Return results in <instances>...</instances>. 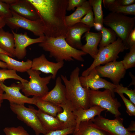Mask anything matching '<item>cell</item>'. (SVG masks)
<instances>
[{
	"label": "cell",
	"instance_id": "cell-46",
	"mask_svg": "<svg viewBox=\"0 0 135 135\" xmlns=\"http://www.w3.org/2000/svg\"><path fill=\"white\" fill-rule=\"evenodd\" d=\"M1 0L9 6L16 2L18 0Z\"/></svg>",
	"mask_w": 135,
	"mask_h": 135
},
{
	"label": "cell",
	"instance_id": "cell-8",
	"mask_svg": "<svg viewBox=\"0 0 135 135\" xmlns=\"http://www.w3.org/2000/svg\"><path fill=\"white\" fill-rule=\"evenodd\" d=\"M10 107L16 115L18 118L32 128L36 135H39L40 134L44 135L48 132L35 113L29 106L27 108L24 104H10Z\"/></svg>",
	"mask_w": 135,
	"mask_h": 135
},
{
	"label": "cell",
	"instance_id": "cell-31",
	"mask_svg": "<svg viewBox=\"0 0 135 135\" xmlns=\"http://www.w3.org/2000/svg\"><path fill=\"white\" fill-rule=\"evenodd\" d=\"M111 12L135 15V4L127 6H124L115 4L110 6L108 8Z\"/></svg>",
	"mask_w": 135,
	"mask_h": 135
},
{
	"label": "cell",
	"instance_id": "cell-49",
	"mask_svg": "<svg viewBox=\"0 0 135 135\" xmlns=\"http://www.w3.org/2000/svg\"><path fill=\"white\" fill-rule=\"evenodd\" d=\"M0 53H2L4 54H6L8 56H9L11 57H12V56L10 55V54H8V53H7L5 51H4V50H2L0 48Z\"/></svg>",
	"mask_w": 135,
	"mask_h": 135
},
{
	"label": "cell",
	"instance_id": "cell-42",
	"mask_svg": "<svg viewBox=\"0 0 135 135\" xmlns=\"http://www.w3.org/2000/svg\"><path fill=\"white\" fill-rule=\"evenodd\" d=\"M116 2V0H103L102 1L104 7L108 9L110 6L115 4Z\"/></svg>",
	"mask_w": 135,
	"mask_h": 135
},
{
	"label": "cell",
	"instance_id": "cell-48",
	"mask_svg": "<svg viewBox=\"0 0 135 135\" xmlns=\"http://www.w3.org/2000/svg\"><path fill=\"white\" fill-rule=\"evenodd\" d=\"M0 67L4 69L7 68L6 64L5 62L1 61H0Z\"/></svg>",
	"mask_w": 135,
	"mask_h": 135
},
{
	"label": "cell",
	"instance_id": "cell-14",
	"mask_svg": "<svg viewBox=\"0 0 135 135\" xmlns=\"http://www.w3.org/2000/svg\"><path fill=\"white\" fill-rule=\"evenodd\" d=\"M14 40V57L19 60L24 58L27 54L26 48L32 44L40 43L45 40V36L40 37L36 38H32L29 37L26 32L24 34H17L11 30Z\"/></svg>",
	"mask_w": 135,
	"mask_h": 135
},
{
	"label": "cell",
	"instance_id": "cell-37",
	"mask_svg": "<svg viewBox=\"0 0 135 135\" xmlns=\"http://www.w3.org/2000/svg\"><path fill=\"white\" fill-rule=\"evenodd\" d=\"M94 15L92 9H91L81 20L80 22L82 23L90 28L93 27L94 23Z\"/></svg>",
	"mask_w": 135,
	"mask_h": 135
},
{
	"label": "cell",
	"instance_id": "cell-47",
	"mask_svg": "<svg viewBox=\"0 0 135 135\" xmlns=\"http://www.w3.org/2000/svg\"><path fill=\"white\" fill-rule=\"evenodd\" d=\"M6 24L5 19L0 18V29L3 28Z\"/></svg>",
	"mask_w": 135,
	"mask_h": 135
},
{
	"label": "cell",
	"instance_id": "cell-17",
	"mask_svg": "<svg viewBox=\"0 0 135 135\" xmlns=\"http://www.w3.org/2000/svg\"><path fill=\"white\" fill-rule=\"evenodd\" d=\"M43 100L59 106L67 102L65 86L62 82L60 77H58L53 88L41 98Z\"/></svg>",
	"mask_w": 135,
	"mask_h": 135
},
{
	"label": "cell",
	"instance_id": "cell-34",
	"mask_svg": "<svg viewBox=\"0 0 135 135\" xmlns=\"http://www.w3.org/2000/svg\"><path fill=\"white\" fill-rule=\"evenodd\" d=\"M3 131L6 135H30L21 126L5 127Z\"/></svg>",
	"mask_w": 135,
	"mask_h": 135
},
{
	"label": "cell",
	"instance_id": "cell-28",
	"mask_svg": "<svg viewBox=\"0 0 135 135\" xmlns=\"http://www.w3.org/2000/svg\"><path fill=\"white\" fill-rule=\"evenodd\" d=\"M102 37L98 44L100 49L115 42L118 36L115 32L110 28L103 26L101 31Z\"/></svg>",
	"mask_w": 135,
	"mask_h": 135
},
{
	"label": "cell",
	"instance_id": "cell-5",
	"mask_svg": "<svg viewBox=\"0 0 135 135\" xmlns=\"http://www.w3.org/2000/svg\"><path fill=\"white\" fill-rule=\"evenodd\" d=\"M129 49L122 40L118 37L116 40L100 49L96 58L90 66L82 73V76H88L93 69L101 64L116 61L119 58L118 54L125 50Z\"/></svg>",
	"mask_w": 135,
	"mask_h": 135
},
{
	"label": "cell",
	"instance_id": "cell-6",
	"mask_svg": "<svg viewBox=\"0 0 135 135\" xmlns=\"http://www.w3.org/2000/svg\"><path fill=\"white\" fill-rule=\"evenodd\" d=\"M26 72L30 78L28 82L21 83V90L27 97L33 96L42 98L49 92L47 85L52 79L51 75L42 77L41 72L38 70L28 69Z\"/></svg>",
	"mask_w": 135,
	"mask_h": 135
},
{
	"label": "cell",
	"instance_id": "cell-21",
	"mask_svg": "<svg viewBox=\"0 0 135 135\" xmlns=\"http://www.w3.org/2000/svg\"><path fill=\"white\" fill-rule=\"evenodd\" d=\"M62 109L56 117L63 123V129L75 127L76 125V116L74 114L73 108L70 102L68 100L65 104L59 106Z\"/></svg>",
	"mask_w": 135,
	"mask_h": 135
},
{
	"label": "cell",
	"instance_id": "cell-13",
	"mask_svg": "<svg viewBox=\"0 0 135 135\" xmlns=\"http://www.w3.org/2000/svg\"><path fill=\"white\" fill-rule=\"evenodd\" d=\"M0 86L4 90L3 100L8 101L10 104H24L25 103L34 104V98H29L22 94L20 91L21 90V82L12 83L10 86L5 85L0 81Z\"/></svg>",
	"mask_w": 135,
	"mask_h": 135
},
{
	"label": "cell",
	"instance_id": "cell-7",
	"mask_svg": "<svg viewBox=\"0 0 135 135\" xmlns=\"http://www.w3.org/2000/svg\"><path fill=\"white\" fill-rule=\"evenodd\" d=\"M88 94L90 107L99 106L114 115L115 117L120 115L119 108L121 104L117 98H114L115 94L109 90L101 91L93 90L89 88Z\"/></svg>",
	"mask_w": 135,
	"mask_h": 135
},
{
	"label": "cell",
	"instance_id": "cell-41",
	"mask_svg": "<svg viewBox=\"0 0 135 135\" xmlns=\"http://www.w3.org/2000/svg\"><path fill=\"white\" fill-rule=\"evenodd\" d=\"M135 0H116V4L124 6H129L134 4Z\"/></svg>",
	"mask_w": 135,
	"mask_h": 135
},
{
	"label": "cell",
	"instance_id": "cell-30",
	"mask_svg": "<svg viewBox=\"0 0 135 135\" xmlns=\"http://www.w3.org/2000/svg\"><path fill=\"white\" fill-rule=\"evenodd\" d=\"M8 79H13L19 80L22 83L28 82V81L18 75L15 70L6 69H0V81L4 82L5 80Z\"/></svg>",
	"mask_w": 135,
	"mask_h": 135
},
{
	"label": "cell",
	"instance_id": "cell-19",
	"mask_svg": "<svg viewBox=\"0 0 135 135\" xmlns=\"http://www.w3.org/2000/svg\"><path fill=\"white\" fill-rule=\"evenodd\" d=\"M102 37L101 32H94L89 31L85 33L84 37L85 38L86 44L82 45L80 50L89 54L94 59L99 51L98 47Z\"/></svg>",
	"mask_w": 135,
	"mask_h": 135
},
{
	"label": "cell",
	"instance_id": "cell-38",
	"mask_svg": "<svg viewBox=\"0 0 135 135\" xmlns=\"http://www.w3.org/2000/svg\"><path fill=\"white\" fill-rule=\"evenodd\" d=\"M75 128V127H72L60 130L49 131L44 135H68L73 134Z\"/></svg>",
	"mask_w": 135,
	"mask_h": 135
},
{
	"label": "cell",
	"instance_id": "cell-1",
	"mask_svg": "<svg viewBox=\"0 0 135 135\" xmlns=\"http://www.w3.org/2000/svg\"><path fill=\"white\" fill-rule=\"evenodd\" d=\"M35 9L44 25L46 37L65 38V22L68 0H28Z\"/></svg>",
	"mask_w": 135,
	"mask_h": 135
},
{
	"label": "cell",
	"instance_id": "cell-12",
	"mask_svg": "<svg viewBox=\"0 0 135 135\" xmlns=\"http://www.w3.org/2000/svg\"><path fill=\"white\" fill-rule=\"evenodd\" d=\"M82 86L93 90H97L104 88L110 90L114 94V89L117 85L101 78L95 68L93 69L86 76L79 77Z\"/></svg>",
	"mask_w": 135,
	"mask_h": 135
},
{
	"label": "cell",
	"instance_id": "cell-4",
	"mask_svg": "<svg viewBox=\"0 0 135 135\" xmlns=\"http://www.w3.org/2000/svg\"><path fill=\"white\" fill-rule=\"evenodd\" d=\"M103 24L112 30L127 46L128 36L134 27L135 17L121 13L111 12L104 18Z\"/></svg>",
	"mask_w": 135,
	"mask_h": 135
},
{
	"label": "cell",
	"instance_id": "cell-11",
	"mask_svg": "<svg viewBox=\"0 0 135 135\" xmlns=\"http://www.w3.org/2000/svg\"><path fill=\"white\" fill-rule=\"evenodd\" d=\"M95 69L100 76L110 78L116 85L119 84V82L124 78L126 72L122 61L110 62L104 66H98Z\"/></svg>",
	"mask_w": 135,
	"mask_h": 135
},
{
	"label": "cell",
	"instance_id": "cell-40",
	"mask_svg": "<svg viewBox=\"0 0 135 135\" xmlns=\"http://www.w3.org/2000/svg\"><path fill=\"white\" fill-rule=\"evenodd\" d=\"M126 44L129 48L135 45V28L130 32L126 41Z\"/></svg>",
	"mask_w": 135,
	"mask_h": 135
},
{
	"label": "cell",
	"instance_id": "cell-2",
	"mask_svg": "<svg viewBox=\"0 0 135 135\" xmlns=\"http://www.w3.org/2000/svg\"><path fill=\"white\" fill-rule=\"evenodd\" d=\"M65 38L46 37L43 42L39 43L38 46L43 50L49 53L50 58H54L57 62H70L75 59L83 62L82 56L87 54L81 50L71 46L66 42Z\"/></svg>",
	"mask_w": 135,
	"mask_h": 135
},
{
	"label": "cell",
	"instance_id": "cell-50",
	"mask_svg": "<svg viewBox=\"0 0 135 135\" xmlns=\"http://www.w3.org/2000/svg\"><path fill=\"white\" fill-rule=\"evenodd\" d=\"M130 135H135V132H133L132 133H131Z\"/></svg>",
	"mask_w": 135,
	"mask_h": 135
},
{
	"label": "cell",
	"instance_id": "cell-22",
	"mask_svg": "<svg viewBox=\"0 0 135 135\" xmlns=\"http://www.w3.org/2000/svg\"><path fill=\"white\" fill-rule=\"evenodd\" d=\"M38 116L42 124L48 132L63 129V123L56 117L47 114L34 107L29 106Z\"/></svg>",
	"mask_w": 135,
	"mask_h": 135
},
{
	"label": "cell",
	"instance_id": "cell-36",
	"mask_svg": "<svg viewBox=\"0 0 135 135\" xmlns=\"http://www.w3.org/2000/svg\"><path fill=\"white\" fill-rule=\"evenodd\" d=\"M122 99L126 108V112L130 116H135V105L126 98L123 94H118Z\"/></svg>",
	"mask_w": 135,
	"mask_h": 135
},
{
	"label": "cell",
	"instance_id": "cell-23",
	"mask_svg": "<svg viewBox=\"0 0 135 135\" xmlns=\"http://www.w3.org/2000/svg\"><path fill=\"white\" fill-rule=\"evenodd\" d=\"M0 60L5 62L7 68L12 70L18 72H23L31 68L32 61L28 59L26 62H20L16 60L8 55L0 53Z\"/></svg>",
	"mask_w": 135,
	"mask_h": 135
},
{
	"label": "cell",
	"instance_id": "cell-33",
	"mask_svg": "<svg viewBox=\"0 0 135 135\" xmlns=\"http://www.w3.org/2000/svg\"><path fill=\"white\" fill-rule=\"evenodd\" d=\"M114 93H124L126 94L129 98L130 100L135 105V90L128 89L127 88L124 87L122 84L117 85L114 90Z\"/></svg>",
	"mask_w": 135,
	"mask_h": 135
},
{
	"label": "cell",
	"instance_id": "cell-15",
	"mask_svg": "<svg viewBox=\"0 0 135 135\" xmlns=\"http://www.w3.org/2000/svg\"><path fill=\"white\" fill-rule=\"evenodd\" d=\"M31 69L52 74V78L54 79L58 70L64 66V62H54L48 61L44 54L34 58Z\"/></svg>",
	"mask_w": 135,
	"mask_h": 135
},
{
	"label": "cell",
	"instance_id": "cell-25",
	"mask_svg": "<svg viewBox=\"0 0 135 135\" xmlns=\"http://www.w3.org/2000/svg\"><path fill=\"white\" fill-rule=\"evenodd\" d=\"M92 8L88 1L86 0L81 6L77 7L76 10L71 14L65 17V22L67 27L72 26L80 22L84 16Z\"/></svg>",
	"mask_w": 135,
	"mask_h": 135
},
{
	"label": "cell",
	"instance_id": "cell-10",
	"mask_svg": "<svg viewBox=\"0 0 135 135\" xmlns=\"http://www.w3.org/2000/svg\"><path fill=\"white\" fill-rule=\"evenodd\" d=\"M90 120L96 126L111 135H130L131 133L124 127L123 124V119L120 116L111 120L100 116Z\"/></svg>",
	"mask_w": 135,
	"mask_h": 135
},
{
	"label": "cell",
	"instance_id": "cell-32",
	"mask_svg": "<svg viewBox=\"0 0 135 135\" xmlns=\"http://www.w3.org/2000/svg\"><path fill=\"white\" fill-rule=\"evenodd\" d=\"M129 49L130 52L126 53L122 61L126 70L135 66V45Z\"/></svg>",
	"mask_w": 135,
	"mask_h": 135
},
{
	"label": "cell",
	"instance_id": "cell-27",
	"mask_svg": "<svg viewBox=\"0 0 135 135\" xmlns=\"http://www.w3.org/2000/svg\"><path fill=\"white\" fill-rule=\"evenodd\" d=\"M34 104L36 105L43 112L54 117L62 111L60 106L55 105L49 102L44 100L41 98L33 96Z\"/></svg>",
	"mask_w": 135,
	"mask_h": 135
},
{
	"label": "cell",
	"instance_id": "cell-20",
	"mask_svg": "<svg viewBox=\"0 0 135 135\" xmlns=\"http://www.w3.org/2000/svg\"><path fill=\"white\" fill-rule=\"evenodd\" d=\"M105 110V109L98 106H91L87 109L80 108L74 110L73 112L76 116V121L74 131L78 129L81 122L88 121L94 118L96 116H100L101 113Z\"/></svg>",
	"mask_w": 135,
	"mask_h": 135
},
{
	"label": "cell",
	"instance_id": "cell-44",
	"mask_svg": "<svg viewBox=\"0 0 135 135\" xmlns=\"http://www.w3.org/2000/svg\"><path fill=\"white\" fill-rule=\"evenodd\" d=\"M127 130L129 132L135 131V122L134 121H132L129 127L126 128Z\"/></svg>",
	"mask_w": 135,
	"mask_h": 135
},
{
	"label": "cell",
	"instance_id": "cell-35",
	"mask_svg": "<svg viewBox=\"0 0 135 135\" xmlns=\"http://www.w3.org/2000/svg\"><path fill=\"white\" fill-rule=\"evenodd\" d=\"M12 16L9 6L0 0V18L5 19L11 18Z\"/></svg>",
	"mask_w": 135,
	"mask_h": 135
},
{
	"label": "cell",
	"instance_id": "cell-43",
	"mask_svg": "<svg viewBox=\"0 0 135 135\" xmlns=\"http://www.w3.org/2000/svg\"><path fill=\"white\" fill-rule=\"evenodd\" d=\"M103 25L98 23H94V27L95 29L99 32H100L103 26Z\"/></svg>",
	"mask_w": 135,
	"mask_h": 135
},
{
	"label": "cell",
	"instance_id": "cell-39",
	"mask_svg": "<svg viewBox=\"0 0 135 135\" xmlns=\"http://www.w3.org/2000/svg\"><path fill=\"white\" fill-rule=\"evenodd\" d=\"M86 0H68L67 11L74 10L75 7L81 6L86 1Z\"/></svg>",
	"mask_w": 135,
	"mask_h": 135
},
{
	"label": "cell",
	"instance_id": "cell-16",
	"mask_svg": "<svg viewBox=\"0 0 135 135\" xmlns=\"http://www.w3.org/2000/svg\"><path fill=\"white\" fill-rule=\"evenodd\" d=\"M90 30V27L81 22L68 27L66 41L73 48L80 49L82 45L81 40L82 36Z\"/></svg>",
	"mask_w": 135,
	"mask_h": 135
},
{
	"label": "cell",
	"instance_id": "cell-9",
	"mask_svg": "<svg viewBox=\"0 0 135 135\" xmlns=\"http://www.w3.org/2000/svg\"><path fill=\"white\" fill-rule=\"evenodd\" d=\"M12 17L5 19L6 24L12 30L21 28L31 32L34 35L39 37L45 36L44 26L40 19L31 20L12 12Z\"/></svg>",
	"mask_w": 135,
	"mask_h": 135
},
{
	"label": "cell",
	"instance_id": "cell-18",
	"mask_svg": "<svg viewBox=\"0 0 135 135\" xmlns=\"http://www.w3.org/2000/svg\"><path fill=\"white\" fill-rule=\"evenodd\" d=\"M12 11L27 19L33 21L40 19L35 9L28 0H18L9 5Z\"/></svg>",
	"mask_w": 135,
	"mask_h": 135
},
{
	"label": "cell",
	"instance_id": "cell-45",
	"mask_svg": "<svg viewBox=\"0 0 135 135\" xmlns=\"http://www.w3.org/2000/svg\"><path fill=\"white\" fill-rule=\"evenodd\" d=\"M4 91L0 86V108L2 106V104L4 100L3 98Z\"/></svg>",
	"mask_w": 135,
	"mask_h": 135
},
{
	"label": "cell",
	"instance_id": "cell-3",
	"mask_svg": "<svg viewBox=\"0 0 135 135\" xmlns=\"http://www.w3.org/2000/svg\"><path fill=\"white\" fill-rule=\"evenodd\" d=\"M80 69L76 67L72 72L70 78L61 75L60 77L65 86L66 96L74 110L79 108L87 109L90 107L88 94L89 88L83 87L80 83L79 74Z\"/></svg>",
	"mask_w": 135,
	"mask_h": 135
},
{
	"label": "cell",
	"instance_id": "cell-26",
	"mask_svg": "<svg viewBox=\"0 0 135 135\" xmlns=\"http://www.w3.org/2000/svg\"><path fill=\"white\" fill-rule=\"evenodd\" d=\"M0 48L14 57V40L12 33L4 31L3 28L0 29Z\"/></svg>",
	"mask_w": 135,
	"mask_h": 135
},
{
	"label": "cell",
	"instance_id": "cell-29",
	"mask_svg": "<svg viewBox=\"0 0 135 135\" xmlns=\"http://www.w3.org/2000/svg\"><path fill=\"white\" fill-rule=\"evenodd\" d=\"M102 0H89L94 15V23L103 25L104 15L102 9Z\"/></svg>",
	"mask_w": 135,
	"mask_h": 135
},
{
	"label": "cell",
	"instance_id": "cell-24",
	"mask_svg": "<svg viewBox=\"0 0 135 135\" xmlns=\"http://www.w3.org/2000/svg\"><path fill=\"white\" fill-rule=\"evenodd\" d=\"M73 135H111L99 128L90 120L81 122Z\"/></svg>",
	"mask_w": 135,
	"mask_h": 135
}]
</instances>
